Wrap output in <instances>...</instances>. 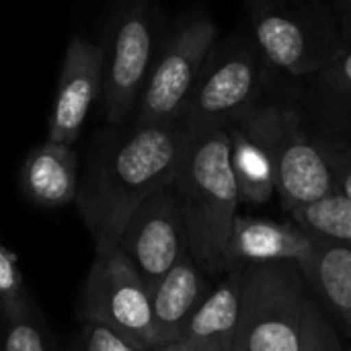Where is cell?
Wrapping results in <instances>:
<instances>
[{
	"mask_svg": "<svg viewBox=\"0 0 351 351\" xmlns=\"http://www.w3.org/2000/svg\"><path fill=\"white\" fill-rule=\"evenodd\" d=\"M249 27L265 68L290 78L306 80L351 49L333 2L255 0Z\"/></svg>",
	"mask_w": 351,
	"mask_h": 351,
	"instance_id": "3",
	"label": "cell"
},
{
	"mask_svg": "<svg viewBox=\"0 0 351 351\" xmlns=\"http://www.w3.org/2000/svg\"><path fill=\"white\" fill-rule=\"evenodd\" d=\"M160 10L144 0L123 2L109 14L103 47V113L121 125L134 117L165 37Z\"/></svg>",
	"mask_w": 351,
	"mask_h": 351,
	"instance_id": "8",
	"label": "cell"
},
{
	"mask_svg": "<svg viewBox=\"0 0 351 351\" xmlns=\"http://www.w3.org/2000/svg\"><path fill=\"white\" fill-rule=\"evenodd\" d=\"M78 317L80 323L107 327L146 350H158L150 290L117 249L95 257L80 292Z\"/></svg>",
	"mask_w": 351,
	"mask_h": 351,
	"instance_id": "9",
	"label": "cell"
},
{
	"mask_svg": "<svg viewBox=\"0 0 351 351\" xmlns=\"http://www.w3.org/2000/svg\"><path fill=\"white\" fill-rule=\"evenodd\" d=\"M115 249L150 292L189 253L183 218L171 185L158 189L134 212Z\"/></svg>",
	"mask_w": 351,
	"mask_h": 351,
	"instance_id": "10",
	"label": "cell"
},
{
	"mask_svg": "<svg viewBox=\"0 0 351 351\" xmlns=\"http://www.w3.org/2000/svg\"><path fill=\"white\" fill-rule=\"evenodd\" d=\"M226 134L230 140V167L241 202H269L276 193V179L267 154L241 125L228 128Z\"/></svg>",
	"mask_w": 351,
	"mask_h": 351,
	"instance_id": "18",
	"label": "cell"
},
{
	"mask_svg": "<svg viewBox=\"0 0 351 351\" xmlns=\"http://www.w3.org/2000/svg\"><path fill=\"white\" fill-rule=\"evenodd\" d=\"M265 62L251 35L220 39L187 101L181 128L187 136L226 132L263 101Z\"/></svg>",
	"mask_w": 351,
	"mask_h": 351,
	"instance_id": "5",
	"label": "cell"
},
{
	"mask_svg": "<svg viewBox=\"0 0 351 351\" xmlns=\"http://www.w3.org/2000/svg\"><path fill=\"white\" fill-rule=\"evenodd\" d=\"M187 134L181 123L105 130L88 148L76 206L97 255L117 247L134 212L179 171Z\"/></svg>",
	"mask_w": 351,
	"mask_h": 351,
	"instance_id": "1",
	"label": "cell"
},
{
	"mask_svg": "<svg viewBox=\"0 0 351 351\" xmlns=\"http://www.w3.org/2000/svg\"><path fill=\"white\" fill-rule=\"evenodd\" d=\"M158 351H191V350H187V348H185V346H181V343H171V346L160 348Z\"/></svg>",
	"mask_w": 351,
	"mask_h": 351,
	"instance_id": "26",
	"label": "cell"
},
{
	"mask_svg": "<svg viewBox=\"0 0 351 351\" xmlns=\"http://www.w3.org/2000/svg\"><path fill=\"white\" fill-rule=\"evenodd\" d=\"M243 302L232 351H302L311 286L294 263L243 267Z\"/></svg>",
	"mask_w": 351,
	"mask_h": 351,
	"instance_id": "6",
	"label": "cell"
},
{
	"mask_svg": "<svg viewBox=\"0 0 351 351\" xmlns=\"http://www.w3.org/2000/svg\"><path fill=\"white\" fill-rule=\"evenodd\" d=\"M29 300L16 253L0 241V315L19 308Z\"/></svg>",
	"mask_w": 351,
	"mask_h": 351,
	"instance_id": "21",
	"label": "cell"
},
{
	"mask_svg": "<svg viewBox=\"0 0 351 351\" xmlns=\"http://www.w3.org/2000/svg\"><path fill=\"white\" fill-rule=\"evenodd\" d=\"M206 276L187 253L150 292L158 350L181 339L189 319L212 290Z\"/></svg>",
	"mask_w": 351,
	"mask_h": 351,
	"instance_id": "13",
	"label": "cell"
},
{
	"mask_svg": "<svg viewBox=\"0 0 351 351\" xmlns=\"http://www.w3.org/2000/svg\"><path fill=\"white\" fill-rule=\"evenodd\" d=\"M304 109L317 136L346 142L351 134V49L304 80Z\"/></svg>",
	"mask_w": 351,
	"mask_h": 351,
	"instance_id": "16",
	"label": "cell"
},
{
	"mask_svg": "<svg viewBox=\"0 0 351 351\" xmlns=\"http://www.w3.org/2000/svg\"><path fill=\"white\" fill-rule=\"evenodd\" d=\"M292 222L313 237L351 245V202L341 193H331L319 202L294 210Z\"/></svg>",
	"mask_w": 351,
	"mask_h": 351,
	"instance_id": "19",
	"label": "cell"
},
{
	"mask_svg": "<svg viewBox=\"0 0 351 351\" xmlns=\"http://www.w3.org/2000/svg\"><path fill=\"white\" fill-rule=\"evenodd\" d=\"M302 351H341L337 329L333 327L329 315L315 298L311 300L306 313Z\"/></svg>",
	"mask_w": 351,
	"mask_h": 351,
	"instance_id": "22",
	"label": "cell"
},
{
	"mask_svg": "<svg viewBox=\"0 0 351 351\" xmlns=\"http://www.w3.org/2000/svg\"><path fill=\"white\" fill-rule=\"evenodd\" d=\"M218 41V27L206 10L181 14L165 31L152 70L140 95L134 123H179Z\"/></svg>",
	"mask_w": 351,
	"mask_h": 351,
	"instance_id": "7",
	"label": "cell"
},
{
	"mask_svg": "<svg viewBox=\"0 0 351 351\" xmlns=\"http://www.w3.org/2000/svg\"><path fill=\"white\" fill-rule=\"evenodd\" d=\"M317 140L331 169L337 193H341L346 199L351 202V144L339 142V140H329L323 136H317Z\"/></svg>",
	"mask_w": 351,
	"mask_h": 351,
	"instance_id": "24",
	"label": "cell"
},
{
	"mask_svg": "<svg viewBox=\"0 0 351 351\" xmlns=\"http://www.w3.org/2000/svg\"><path fill=\"white\" fill-rule=\"evenodd\" d=\"M302 274L323 311L351 337V245L315 237V255Z\"/></svg>",
	"mask_w": 351,
	"mask_h": 351,
	"instance_id": "17",
	"label": "cell"
},
{
	"mask_svg": "<svg viewBox=\"0 0 351 351\" xmlns=\"http://www.w3.org/2000/svg\"><path fill=\"white\" fill-rule=\"evenodd\" d=\"M72 351H152L130 341L128 337L95 325V323H80L74 341H72Z\"/></svg>",
	"mask_w": 351,
	"mask_h": 351,
	"instance_id": "23",
	"label": "cell"
},
{
	"mask_svg": "<svg viewBox=\"0 0 351 351\" xmlns=\"http://www.w3.org/2000/svg\"><path fill=\"white\" fill-rule=\"evenodd\" d=\"M241 125L267 154L276 193L288 214L337 193L331 169L304 113L290 103H261Z\"/></svg>",
	"mask_w": 351,
	"mask_h": 351,
	"instance_id": "4",
	"label": "cell"
},
{
	"mask_svg": "<svg viewBox=\"0 0 351 351\" xmlns=\"http://www.w3.org/2000/svg\"><path fill=\"white\" fill-rule=\"evenodd\" d=\"M171 187L183 218L189 255L208 276L226 274V245L241 204L228 134L187 136Z\"/></svg>",
	"mask_w": 351,
	"mask_h": 351,
	"instance_id": "2",
	"label": "cell"
},
{
	"mask_svg": "<svg viewBox=\"0 0 351 351\" xmlns=\"http://www.w3.org/2000/svg\"><path fill=\"white\" fill-rule=\"evenodd\" d=\"M333 8L337 12V19L351 41V0H333Z\"/></svg>",
	"mask_w": 351,
	"mask_h": 351,
	"instance_id": "25",
	"label": "cell"
},
{
	"mask_svg": "<svg viewBox=\"0 0 351 351\" xmlns=\"http://www.w3.org/2000/svg\"><path fill=\"white\" fill-rule=\"evenodd\" d=\"M78 156L72 146L41 142L29 150L19 173L23 195L39 208H62L78 197Z\"/></svg>",
	"mask_w": 351,
	"mask_h": 351,
	"instance_id": "14",
	"label": "cell"
},
{
	"mask_svg": "<svg viewBox=\"0 0 351 351\" xmlns=\"http://www.w3.org/2000/svg\"><path fill=\"white\" fill-rule=\"evenodd\" d=\"M243 267L230 269L208 292L177 343L191 351H232L243 302Z\"/></svg>",
	"mask_w": 351,
	"mask_h": 351,
	"instance_id": "15",
	"label": "cell"
},
{
	"mask_svg": "<svg viewBox=\"0 0 351 351\" xmlns=\"http://www.w3.org/2000/svg\"><path fill=\"white\" fill-rule=\"evenodd\" d=\"M103 47L76 35L70 39L49 113L47 140L74 146L84 121L103 97Z\"/></svg>",
	"mask_w": 351,
	"mask_h": 351,
	"instance_id": "11",
	"label": "cell"
},
{
	"mask_svg": "<svg viewBox=\"0 0 351 351\" xmlns=\"http://www.w3.org/2000/svg\"><path fill=\"white\" fill-rule=\"evenodd\" d=\"M315 255V237L294 222L239 216L226 245V274L257 263H294L304 269Z\"/></svg>",
	"mask_w": 351,
	"mask_h": 351,
	"instance_id": "12",
	"label": "cell"
},
{
	"mask_svg": "<svg viewBox=\"0 0 351 351\" xmlns=\"http://www.w3.org/2000/svg\"><path fill=\"white\" fill-rule=\"evenodd\" d=\"M0 351H53L45 323L31 300L0 315Z\"/></svg>",
	"mask_w": 351,
	"mask_h": 351,
	"instance_id": "20",
	"label": "cell"
}]
</instances>
